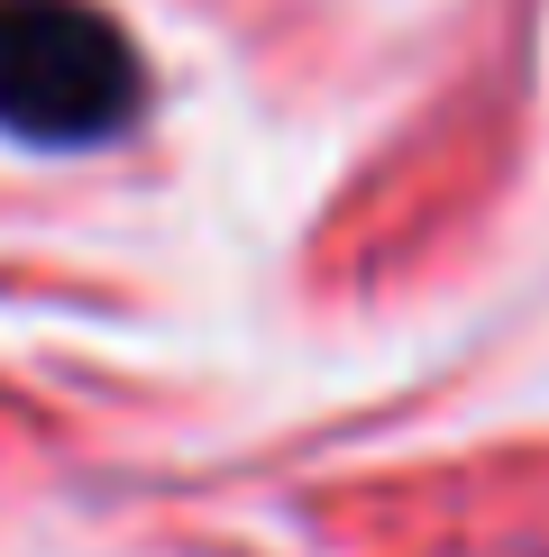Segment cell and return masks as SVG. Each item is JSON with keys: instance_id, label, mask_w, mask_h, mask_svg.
<instances>
[{"instance_id": "6da1fadb", "label": "cell", "mask_w": 549, "mask_h": 557, "mask_svg": "<svg viewBox=\"0 0 549 557\" xmlns=\"http://www.w3.org/2000/svg\"><path fill=\"white\" fill-rule=\"evenodd\" d=\"M137 74L129 37L83 0H0V128L37 147H91L129 128Z\"/></svg>"}]
</instances>
